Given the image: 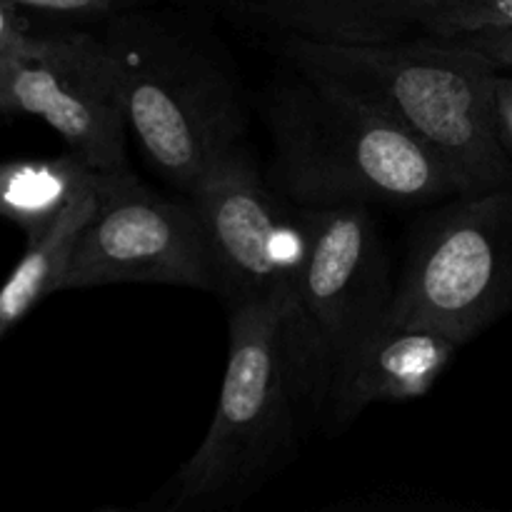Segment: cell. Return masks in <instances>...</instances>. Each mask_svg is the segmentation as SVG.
Here are the masks:
<instances>
[{
	"instance_id": "obj_1",
	"label": "cell",
	"mask_w": 512,
	"mask_h": 512,
	"mask_svg": "<svg viewBox=\"0 0 512 512\" xmlns=\"http://www.w3.org/2000/svg\"><path fill=\"white\" fill-rule=\"evenodd\" d=\"M198 5H148L98 28L113 53L130 133L150 168L190 195L215 160L248 145V90Z\"/></svg>"
},
{
	"instance_id": "obj_2",
	"label": "cell",
	"mask_w": 512,
	"mask_h": 512,
	"mask_svg": "<svg viewBox=\"0 0 512 512\" xmlns=\"http://www.w3.org/2000/svg\"><path fill=\"white\" fill-rule=\"evenodd\" d=\"M280 58L388 118L448 163L465 193L512 183L495 118L493 83L503 70L485 55L430 38L400 43H325L278 38Z\"/></svg>"
},
{
	"instance_id": "obj_3",
	"label": "cell",
	"mask_w": 512,
	"mask_h": 512,
	"mask_svg": "<svg viewBox=\"0 0 512 512\" xmlns=\"http://www.w3.org/2000/svg\"><path fill=\"white\" fill-rule=\"evenodd\" d=\"M265 118V180L295 205L430 208L463 195L453 170L428 145L290 65L270 88Z\"/></svg>"
},
{
	"instance_id": "obj_4",
	"label": "cell",
	"mask_w": 512,
	"mask_h": 512,
	"mask_svg": "<svg viewBox=\"0 0 512 512\" xmlns=\"http://www.w3.org/2000/svg\"><path fill=\"white\" fill-rule=\"evenodd\" d=\"M310 423L270 300L228 305V360L203 443L143 505L158 512H220L248 503L298 455Z\"/></svg>"
},
{
	"instance_id": "obj_5",
	"label": "cell",
	"mask_w": 512,
	"mask_h": 512,
	"mask_svg": "<svg viewBox=\"0 0 512 512\" xmlns=\"http://www.w3.org/2000/svg\"><path fill=\"white\" fill-rule=\"evenodd\" d=\"M203 215L223 273L225 308L270 300L285 320V343L305 413L323 418L330 375L305 318L303 278L308 238L298 205L270 188L250 145L215 160L188 195Z\"/></svg>"
},
{
	"instance_id": "obj_6",
	"label": "cell",
	"mask_w": 512,
	"mask_h": 512,
	"mask_svg": "<svg viewBox=\"0 0 512 512\" xmlns=\"http://www.w3.org/2000/svg\"><path fill=\"white\" fill-rule=\"evenodd\" d=\"M512 310V183L433 205L385 318L468 343Z\"/></svg>"
},
{
	"instance_id": "obj_7",
	"label": "cell",
	"mask_w": 512,
	"mask_h": 512,
	"mask_svg": "<svg viewBox=\"0 0 512 512\" xmlns=\"http://www.w3.org/2000/svg\"><path fill=\"white\" fill-rule=\"evenodd\" d=\"M95 195L98 210L75 243L60 293L160 283L220 295L213 238L188 195L158 193L128 165L98 170Z\"/></svg>"
},
{
	"instance_id": "obj_8",
	"label": "cell",
	"mask_w": 512,
	"mask_h": 512,
	"mask_svg": "<svg viewBox=\"0 0 512 512\" xmlns=\"http://www.w3.org/2000/svg\"><path fill=\"white\" fill-rule=\"evenodd\" d=\"M0 115L40 118L93 170L128 165L120 75L95 25L33 30L23 53L8 60Z\"/></svg>"
},
{
	"instance_id": "obj_9",
	"label": "cell",
	"mask_w": 512,
	"mask_h": 512,
	"mask_svg": "<svg viewBox=\"0 0 512 512\" xmlns=\"http://www.w3.org/2000/svg\"><path fill=\"white\" fill-rule=\"evenodd\" d=\"M308 238L300 295L328 375L385 320L395 283L373 205H298Z\"/></svg>"
},
{
	"instance_id": "obj_10",
	"label": "cell",
	"mask_w": 512,
	"mask_h": 512,
	"mask_svg": "<svg viewBox=\"0 0 512 512\" xmlns=\"http://www.w3.org/2000/svg\"><path fill=\"white\" fill-rule=\"evenodd\" d=\"M460 348L443 330L380 320L333 370L323 410L328 428H345L368 405L425 398Z\"/></svg>"
},
{
	"instance_id": "obj_11",
	"label": "cell",
	"mask_w": 512,
	"mask_h": 512,
	"mask_svg": "<svg viewBox=\"0 0 512 512\" xmlns=\"http://www.w3.org/2000/svg\"><path fill=\"white\" fill-rule=\"evenodd\" d=\"M438 0H235L228 8L260 33L325 43H400L420 38Z\"/></svg>"
},
{
	"instance_id": "obj_12",
	"label": "cell",
	"mask_w": 512,
	"mask_h": 512,
	"mask_svg": "<svg viewBox=\"0 0 512 512\" xmlns=\"http://www.w3.org/2000/svg\"><path fill=\"white\" fill-rule=\"evenodd\" d=\"M98 170L68 150L58 158L0 163V218L18 225L25 238L43 235L65 208L95 188Z\"/></svg>"
},
{
	"instance_id": "obj_13",
	"label": "cell",
	"mask_w": 512,
	"mask_h": 512,
	"mask_svg": "<svg viewBox=\"0 0 512 512\" xmlns=\"http://www.w3.org/2000/svg\"><path fill=\"white\" fill-rule=\"evenodd\" d=\"M95 210L98 195L93 188L73 200L43 235L28 240V250L0 288V338L13 330L45 295L60 293L75 243Z\"/></svg>"
},
{
	"instance_id": "obj_14",
	"label": "cell",
	"mask_w": 512,
	"mask_h": 512,
	"mask_svg": "<svg viewBox=\"0 0 512 512\" xmlns=\"http://www.w3.org/2000/svg\"><path fill=\"white\" fill-rule=\"evenodd\" d=\"M420 38L455 43L485 55L498 70H512V0H438Z\"/></svg>"
},
{
	"instance_id": "obj_15",
	"label": "cell",
	"mask_w": 512,
	"mask_h": 512,
	"mask_svg": "<svg viewBox=\"0 0 512 512\" xmlns=\"http://www.w3.org/2000/svg\"><path fill=\"white\" fill-rule=\"evenodd\" d=\"M25 13L48 15V18L63 20V23H100L110 15L125 13V10L148 8V5H198V8L223 10L228 13L235 0H10Z\"/></svg>"
},
{
	"instance_id": "obj_16",
	"label": "cell",
	"mask_w": 512,
	"mask_h": 512,
	"mask_svg": "<svg viewBox=\"0 0 512 512\" xmlns=\"http://www.w3.org/2000/svg\"><path fill=\"white\" fill-rule=\"evenodd\" d=\"M33 30L23 8L10 0H0V58H18Z\"/></svg>"
},
{
	"instance_id": "obj_17",
	"label": "cell",
	"mask_w": 512,
	"mask_h": 512,
	"mask_svg": "<svg viewBox=\"0 0 512 512\" xmlns=\"http://www.w3.org/2000/svg\"><path fill=\"white\" fill-rule=\"evenodd\" d=\"M493 98H495V118H498L500 140L508 153L512 165V75L498 73L493 83Z\"/></svg>"
},
{
	"instance_id": "obj_18",
	"label": "cell",
	"mask_w": 512,
	"mask_h": 512,
	"mask_svg": "<svg viewBox=\"0 0 512 512\" xmlns=\"http://www.w3.org/2000/svg\"><path fill=\"white\" fill-rule=\"evenodd\" d=\"M10 58H0V93H3V80H5V68H8Z\"/></svg>"
}]
</instances>
